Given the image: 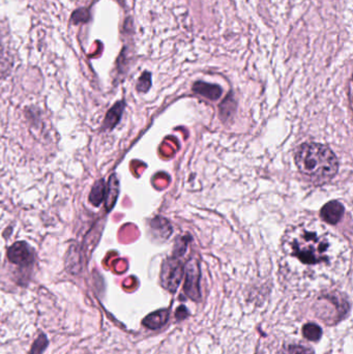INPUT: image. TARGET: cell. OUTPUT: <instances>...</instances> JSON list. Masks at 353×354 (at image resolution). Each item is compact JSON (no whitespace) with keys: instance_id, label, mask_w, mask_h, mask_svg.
<instances>
[{"instance_id":"cell-16","label":"cell","mask_w":353,"mask_h":354,"mask_svg":"<svg viewBox=\"0 0 353 354\" xmlns=\"http://www.w3.org/2000/svg\"><path fill=\"white\" fill-rule=\"evenodd\" d=\"M88 19V12H87L86 10H83V8L82 10H78L77 12H75L72 17L73 22L76 23V24L79 22H86Z\"/></svg>"},{"instance_id":"cell-10","label":"cell","mask_w":353,"mask_h":354,"mask_svg":"<svg viewBox=\"0 0 353 354\" xmlns=\"http://www.w3.org/2000/svg\"><path fill=\"white\" fill-rule=\"evenodd\" d=\"M106 197V185L104 180H97L91 189L89 201L93 205L99 206Z\"/></svg>"},{"instance_id":"cell-9","label":"cell","mask_w":353,"mask_h":354,"mask_svg":"<svg viewBox=\"0 0 353 354\" xmlns=\"http://www.w3.org/2000/svg\"><path fill=\"white\" fill-rule=\"evenodd\" d=\"M122 110H124V103L120 102V103L114 105L113 107L110 109L108 112L107 116H106L105 122H104V128L112 129L118 124L120 118H122Z\"/></svg>"},{"instance_id":"cell-11","label":"cell","mask_w":353,"mask_h":354,"mask_svg":"<svg viewBox=\"0 0 353 354\" xmlns=\"http://www.w3.org/2000/svg\"><path fill=\"white\" fill-rule=\"evenodd\" d=\"M118 197V180L114 176L110 178L108 183L107 194H106V207L107 209H111L115 204L116 199Z\"/></svg>"},{"instance_id":"cell-14","label":"cell","mask_w":353,"mask_h":354,"mask_svg":"<svg viewBox=\"0 0 353 354\" xmlns=\"http://www.w3.org/2000/svg\"><path fill=\"white\" fill-rule=\"evenodd\" d=\"M48 345L47 337L45 335H41L33 343L32 348H31V354H41L45 351Z\"/></svg>"},{"instance_id":"cell-2","label":"cell","mask_w":353,"mask_h":354,"mask_svg":"<svg viewBox=\"0 0 353 354\" xmlns=\"http://www.w3.org/2000/svg\"><path fill=\"white\" fill-rule=\"evenodd\" d=\"M296 164L305 176L323 183L337 174L339 164L331 149L318 143H305L296 153Z\"/></svg>"},{"instance_id":"cell-12","label":"cell","mask_w":353,"mask_h":354,"mask_svg":"<svg viewBox=\"0 0 353 354\" xmlns=\"http://www.w3.org/2000/svg\"><path fill=\"white\" fill-rule=\"evenodd\" d=\"M303 335L308 340L316 342L323 336V330L317 324H308L303 328Z\"/></svg>"},{"instance_id":"cell-13","label":"cell","mask_w":353,"mask_h":354,"mask_svg":"<svg viewBox=\"0 0 353 354\" xmlns=\"http://www.w3.org/2000/svg\"><path fill=\"white\" fill-rule=\"evenodd\" d=\"M279 354H315L314 351L306 345L292 344L283 347Z\"/></svg>"},{"instance_id":"cell-7","label":"cell","mask_w":353,"mask_h":354,"mask_svg":"<svg viewBox=\"0 0 353 354\" xmlns=\"http://www.w3.org/2000/svg\"><path fill=\"white\" fill-rule=\"evenodd\" d=\"M169 318L168 310H159L153 312L143 319V326H146L149 330H158L165 326Z\"/></svg>"},{"instance_id":"cell-6","label":"cell","mask_w":353,"mask_h":354,"mask_svg":"<svg viewBox=\"0 0 353 354\" xmlns=\"http://www.w3.org/2000/svg\"><path fill=\"white\" fill-rule=\"evenodd\" d=\"M343 214L344 206L337 201L330 202L321 209V218L332 225L337 224L341 220Z\"/></svg>"},{"instance_id":"cell-3","label":"cell","mask_w":353,"mask_h":354,"mask_svg":"<svg viewBox=\"0 0 353 354\" xmlns=\"http://www.w3.org/2000/svg\"><path fill=\"white\" fill-rule=\"evenodd\" d=\"M182 277V266L180 260L169 259L163 264L162 268V285L167 290L175 292Z\"/></svg>"},{"instance_id":"cell-15","label":"cell","mask_w":353,"mask_h":354,"mask_svg":"<svg viewBox=\"0 0 353 354\" xmlns=\"http://www.w3.org/2000/svg\"><path fill=\"white\" fill-rule=\"evenodd\" d=\"M151 85V76L149 72L143 73L142 76L139 79L138 84H137V89L141 93H146Z\"/></svg>"},{"instance_id":"cell-17","label":"cell","mask_w":353,"mask_h":354,"mask_svg":"<svg viewBox=\"0 0 353 354\" xmlns=\"http://www.w3.org/2000/svg\"><path fill=\"white\" fill-rule=\"evenodd\" d=\"M187 316H188V311H187L184 307H180V309H178V311H176V318H178V319H184Z\"/></svg>"},{"instance_id":"cell-8","label":"cell","mask_w":353,"mask_h":354,"mask_svg":"<svg viewBox=\"0 0 353 354\" xmlns=\"http://www.w3.org/2000/svg\"><path fill=\"white\" fill-rule=\"evenodd\" d=\"M195 93H199V95H203V97H207L209 100H218L221 97L222 88L218 85L209 84L205 82H197L195 83L193 86Z\"/></svg>"},{"instance_id":"cell-4","label":"cell","mask_w":353,"mask_h":354,"mask_svg":"<svg viewBox=\"0 0 353 354\" xmlns=\"http://www.w3.org/2000/svg\"><path fill=\"white\" fill-rule=\"evenodd\" d=\"M8 257L12 263L20 266H28L33 263L35 255L27 243H16L8 249Z\"/></svg>"},{"instance_id":"cell-1","label":"cell","mask_w":353,"mask_h":354,"mask_svg":"<svg viewBox=\"0 0 353 354\" xmlns=\"http://www.w3.org/2000/svg\"><path fill=\"white\" fill-rule=\"evenodd\" d=\"M337 239L323 225H300L286 234L284 248L306 266L329 263Z\"/></svg>"},{"instance_id":"cell-5","label":"cell","mask_w":353,"mask_h":354,"mask_svg":"<svg viewBox=\"0 0 353 354\" xmlns=\"http://www.w3.org/2000/svg\"><path fill=\"white\" fill-rule=\"evenodd\" d=\"M199 277H200V272H199L198 264H197L195 260H192L187 266V279L186 284H184V291L194 301H199L200 299Z\"/></svg>"}]
</instances>
